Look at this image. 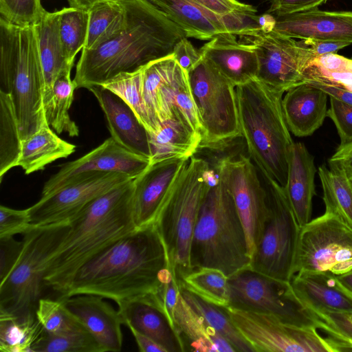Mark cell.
Here are the masks:
<instances>
[{"label":"cell","mask_w":352,"mask_h":352,"mask_svg":"<svg viewBox=\"0 0 352 352\" xmlns=\"http://www.w3.org/2000/svg\"><path fill=\"white\" fill-rule=\"evenodd\" d=\"M155 223L137 228L86 262L60 297L90 294L113 300L154 294L170 266Z\"/></svg>","instance_id":"6da1fadb"},{"label":"cell","mask_w":352,"mask_h":352,"mask_svg":"<svg viewBox=\"0 0 352 352\" xmlns=\"http://www.w3.org/2000/svg\"><path fill=\"white\" fill-rule=\"evenodd\" d=\"M122 28L90 50H82L74 83L76 89L101 85L123 73L141 69L149 63L171 55L184 32L144 0L124 1ZM188 38V37H187Z\"/></svg>","instance_id":"7a4b0ae2"},{"label":"cell","mask_w":352,"mask_h":352,"mask_svg":"<svg viewBox=\"0 0 352 352\" xmlns=\"http://www.w3.org/2000/svg\"><path fill=\"white\" fill-rule=\"evenodd\" d=\"M133 179L98 196L69 221L65 237L47 263L45 285L63 294L86 262L137 229Z\"/></svg>","instance_id":"3957f363"},{"label":"cell","mask_w":352,"mask_h":352,"mask_svg":"<svg viewBox=\"0 0 352 352\" xmlns=\"http://www.w3.org/2000/svg\"><path fill=\"white\" fill-rule=\"evenodd\" d=\"M283 94L258 79L236 87L239 126L249 157L263 177L283 188L294 144L283 114Z\"/></svg>","instance_id":"277c9868"},{"label":"cell","mask_w":352,"mask_h":352,"mask_svg":"<svg viewBox=\"0 0 352 352\" xmlns=\"http://www.w3.org/2000/svg\"><path fill=\"white\" fill-rule=\"evenodd\" d=\"M214 169L194 228L190 267V270L217 269L230 277L250 267L251 258L245 231L233 199Z\"/></svg>","instance_id":"5b68a950"},{"label":"cell","mask_w":352,"mask_h":352,"mask_svg":"<svg viewBox=\"0 0 352 352\" xmlns=\"http://www.w3.org/2000/svg\"><path fill=\"white\" fill-rule=\"evenodd\" d=\"M1 90L12 99L21 140L47 123L45 78L34 26H19L0 17Z\"/></svg>","instance_id":"8992f818"},{"label":"cell","mask_w":352,"mask_h":352,"mask_svg":"<svg viewBox=\"0 0 352 352\" xmlns=\"http://www.w3.org/2000/svg\"><path fill=\"white\" fill-rule=\"evenodd\" d=\"M214 173L206 160L192 155L155 220L170 265L178 279L190 271V249L194 228Z\"/></svg>","instance_id":"52a82bcc"},{"label":"cell","mask_w":352,"mask_h":352,"mask_svg":"<svg viewBox=\"0 0 352 352\" xmlns=\"http://www.w3.org/2000/svg\"><path fill=\"white\" fill-rule=\"evenodd\" d=\"M69 229V222L31 225L23 234V248L14 265L0 283V309L16 315L35 313L49 258Z\"/></svg>","instance_id":"ba28073f"},{"label":"cell","mask_w":352,"mask_h":352,"mask_svg":"<svg viewBox=\"0 0 352 352\" xmlns=\"http://www.w3.org/2000/svg\"><path fill=\"white\" fill-rule=\"evenodd\" d=\"M263 177L269 209L250 267L274 278L290 281L301 228L283 188L275 181Z\"/></svg>","instance_id":"9c48e42d"},{"label":"cell","mask_w":352,"mask_h":352,"mask_svg":"<svg viewBox=\"0 0 352 352\" xmlns=\"http://www.w3.org/2000/svg\"><path fill=\"white\" fill-rule=\"evenodd\" d=\"M228 307L272 314L298 327L324 329L323 321L300 300L290 281L274 278L248 267L228 277Z\"/></svg>","instance_id":"30bf717a"},{"label":"cell","mask_w":352,"mask_h":352,"mask_svg":"<svg viewBox=\"0 0 352 352\" xmlns=\"http://www.w3.org/2000/svg\"><path fill=\"white\" fill-rule=\"evenodd\" d=\"M187 74L202 129L199 145L220 144L242 136L236 87L203 56Z\"/></svg>","instance_id":"8fae6325"},{"label":"cell","mask_w":352,"mask_h":352,"mask_svg":"<svg viewBox=\"0 0 352 352\" xmlns=\"http://www.w3.org/2000/svg\"><path fill=\"white\" fill-rule=\"evenodd\" d=\"M242 336L259 352H342L347 344L329 336L323 338L317 329L287 324L274 315L226 307Z\"/></svg>","instance_id":"7c38bea8"},{"label":"cell","mask_w":352,"mask_h":352,"mask_svg":"<svg viewBox=\"0 0 352 352\" xmlns=\"http://www.w3.org/2000/svg\"><path fill=\"white\" fill-rule=\"evenodd\" d=\"M352 270V228L325 212L300 228L293 275L300 271L340 275Z\"/></svg>","instance_id":"4fadbf2b"},{"label":"cell","mask_w":352,"mask_h":352,"mask_svg":"<svg viewBox=\"0 0 352 352\" xmlns=\"http://www.w3.org/2000/svg\"><path fill=\"white\" fill-rule=\"evenodd\" d=\"M239 42L251 45L258 60L257 79L285 93L302 83L305 70L314 55L303 43L274 30L249 28Z\"/></svg>","instance_id":"5bb4252c"},{"label":"cell","mask_w":352,"mask_h":352,"mask_svg":"<svg viewBox=\"0 0 352 352\" xmlns=\"http://www.w3.org/2000/svg\"><path fill=\"white\" fill-rule=\"evenodd\" d=\"M212 168L222 177L243 223L250 258L258 241L268 212L266 186L261 184L250 157L225 158Z\"/></svg>","instance_id":"9a60e30c"},{"label":"cell","mask_w":352,"mask_h":352,"mask_svg":"<svg viewBox=\"0 0 352 352\" xmlns=\"http://www.w3.org/2000/svg\"><path fill=\"white\" fill-rule=\"evenodd\" d=\"M131 179L120 173H93L80 177L53 193L41 197L28 208L31 224L69 222L98 196Z\"/></svg>","instance_id":"2e32d148"},{"label":"cell","mask_w":352,"mask_h":352,"mask_svg":"<svg viewBox=\"0 0 352 352\" xmlns=\"http://www.w3.org/2000/svg\"><path fill=\"white\" fill-rule=\"evenodd\" d=\"M150 164V159L130 151L110 137L83 156L62 164L45 183L41 197L93 173H120L135 179Z\"/></svg>","instance_id":"e0dca14e"},{"label":"cell","mask_w":352,"mask_h":352,"mask_svg":"<svg viewBox=\"0 0 352 352\" xmlns=\"http://www.w3.org/2000/svg\"><path fill=\"white\" fill-rule=\"evenodd\" d=\"M144 1L177 25L188 38L210 41L219 36H239L250 28L258 27L256 14L217 15L188 0Z\"/></svg>","instance_id":"ac0fdd59"},{"label":"cell","mask_w":352,"mask_h":352,"mask_svg":"<svg viewBox=\"0 0 352 352\" xmlns=\"http://www.w3.org/2000/svg\"><path fill=\"white\" fill-rule=\"evenodd\" d=\"M189 160L173 157L151 163L133 179V209L137 228L155 223L165 200Z\"/></svg>","instance_id":"d6986e66"},{"label":"cell","mask_w":352,"mask_h":352,"mask_svg":"<svg viewBox=\"0 0 352 352\" xmlns=\"http://www.w3.org/2000/svg\"><path fill=\"white\" fill-rule=\"evenodd\" d=\"M274 16L276 22L273 30L288 37L352 44V11L315 9Z\"/></svg>","instance_id":"ffe728a7"},{"label":"cell","mask_w":352,"mask_h":352,"mask_svg":"<svg viewBox=\"0 0 352 352\" xmlns=\"http://www.w3.org/2000/svg\"><path fill=\"white\" fill-rule=\"evenodd\" d=\"M58 299L97 340L104 352L121 351L122 318L118 310L104 298L80 294Z\"/></svg>","instance_id":"44dd1931"},{"label":"cell","mask_w":352,"mask_h":352,"mask_svg":"<svg viewBox=\"0 0 352 352\" xmlns=\"http://www.w3.org/2000/svg\"><path fill=\"white\" fill-rule=\"evenodd\" d=\"M88 90L105 116L111 137L130 151L151 160L149 133L133 110L117 94L102 86Z\"/></svg>","instance_id":"7402d4cb"},{"label":"cell","mask_w":352,"mask_h":352,"mask_svg":"<svg viewBox=\"0 0 352 352\" xmlns=\"http://www.w3.org/2000/svg\"><path fill=\"white\" fill-rule=\"evenodd\" d=\"M290 283L297 297L315 314L352 312V294L330 272L300 271Z\"/></svg>","instance_id":"603a6c76"},{"label":"cell","mask_w":352,"mask_h":352,"mask_svg":"<svg viewBox=\"0 0 352 352\" xmlns=\"http://www.w3.org/2000/svg\"><path fill=\"white\" fill-rule=\"evenodd\" d=\"M236 36H219L205 43L200 51L235 87L257 79L258 60L254 48L236 40Z\"/></svg>","instance_id":"cb8c5ba5"},{"label":"cell","mask_w":352,"mask_h":352,"mask_svg":"<svg viewBox=\"0 0 352 352\" xmlns=\"http://www.w3.org/2000/svg\"><path fill=\"white\" fill-rule=\"evenodd\" d=\"M122 324L151 338L166 352L185 351L179 336L150 294L117 302Z\"/></svg>","instance_id":"d4e9b609"},{"label":"cell","mask_w":352,"mask_h":352,"mask_svg":"<svg viewBox=\"0 0 352 352\" xmlns=\"http://www.w3.org/2000/svg\"><path fill=\"white\" fill-rule=\"evenodd\" d=\"M160 124L176 119L202 138V129L191 94L188 74L175 59L161 84L156 98Z\"/></svg>","instance_id":"484cf974"},{"label":"cell","mask_w":352,"mask_h":352,"mask_svg":"<svg viewBox=\"0 0 352 352\" xmlns=\"http://www.w3.org/2000/svg\"><path fill=\"white\" fill-rule=\"evenodd\" d=\"M328 95L320 89L302 82L286 91L282 99L289 130L297 137L312 135L327 117Z\"/></svg>","instance_id":"4316f807"},{"label":"cell","mask_w":352,"mask_h":352,"mask_svg":"<svg viewBox=\"0 0 352 352\" xmlns=\"http://www.w3.org/2000/svg\"><path fill=\"white\" fill-rule=\"evenodd\" d=\"M316 172L314 158L305 145L294 142L283 190L300 228L311 221Z\"/></svg>","instance_id":"83f0119b"},{"label":"cell","mask_w":352,"mask_h":352,"mask_svg":"<svg viewBox=\"0 0 352 352\" xmlns=\"http://www.w3.org/2000/svg\"><path fill=\"white\" fill-rule=\"evenodd\" d=\"M173 325L185 351L236 352L231 344L186 302L181 293L174 310Z\"/></svg>","instance_id":"f1b7e54d"},{"label":"cell","mask_w":352,"mask_h":352,"mask_svg":"<svg viewBox=\"0 0 352 352\" xmlns=\"http://www.w3.org/2000/svg\"><path fill=\"white\" fill-rule=\"evenodd\" d=\"M45 78L44 106L50 100L54 83L65 68L74 66L68 60L59 32V10L46 11L34 25Z\"/></svg>","instance_id":"f546056e"},{"label":"cell","mask_w":352,"mask_h":352,"mask_svg":"<svg viewBox=\"0 0 352 352\" xmlns=\"http://www.w3.org/2000/svg\"><path fill=\"white\" fill-rule=\"evenodd\" d=\"M75 151L76 145L61 139L47 122L22 140L17 166L30 175L44 170L57 160L67 158Z\"/></svg>","instance_id":"4dcf8cb0"},{"label":"cell","mask_w":352,"mask_h":352,"mask_svg":"<svg viewBox=\"0 0 352 352\" xmlns=\"http://www.w3.org/2000/svg\"><path fill=\"white\" fill-rule=\"evenodd\" d=\"M202 140L182 122L170 119L161 123L157 131L149 133L151 163L173 157L190 158Z\"/></svg>","instance_id":"1f68e13d"},{"label":"cell","mask_w":352,"mask_h":352,"mask_svg":"<svg viewBox=\"0 0 352 352\" xmlns=\"http://www.w3.org/2000/svg\"><path fill=\"white\" fill-rule=\"evenodd\" d=\"M43 331L35 313L16 315L0 309L1 351L32 352Z\"/></svg>","instance_id":"d6a6232c"},{"label":"cell","mask_w":352,"mask_h":352,"mask_svg":"<svg viewBox=\"0 0 352 352\" xmlns=\"http://www.w3.org/2000/svg\"><path fill=\"white\" fill-rule=\"evenodd\" d=\"M72 67L63 69L56 79L52 96L44 106L46 120L57 133H66L69 137H78L79 128L71 118L69 110L76 89L71 78Z\"/></svg>","instance_id":"836d02e7"},{"label":"cell","mask_w":352,"mask_h":352,"mask_svg":"<svg viewBox=\"0 0 352 352\" xmlns=\"http://www.w3.org/2000/svg\"><path fill=\"white\" fill-rule=\"evenodd\" d=\"M180 293L186 302L231 344L236 352H254L234 326L226 307L209 302L182 285Z\"/></svg>","instance_id":"e575fe53"},{"label":"cell","mask_w":352,"mask_h":352,"mask_svg":"<svg viewBox=\"0 0 352 352\" xmlns=\"http://www.w3.org/2000/svg\"><path fill=\"white\" fill-rule=\"evenodd\" d=\"M17 116L11 96L0 89V181L17 166L21 147Z\"/></svg>","instance_id":"d590c367"},{"label":"cell","mask_w":352,"mask_h":352,"mask_svg":"<svg viewBox=\"0 0 352 352\" xmlns=\"http://www.w3.org/2000/svg\"><path fill=\"white\" fill-rule=\"evenodd\" d=\"M87 41L83 50H90L105 41L124 25L126 9L124 1H103L89 10Z\"/></svg>","instance_id":"8d00e7d4"},{"label":"cell","mask_w":352,"mask_h":352,"mask_svg":"<svg viewBox=\"0 0 352 352\" xmlns=\"http://www.w3.org/2000/svg\"><path fill=\"white\" fill-rule=\"evenodd\" d=\"M178 280L180 285L204 300L221 307L229 306L228 277L221 270L192 269Z\"/></svg>","instance_id":"74e56055"},{"label":"cell","mask_w":352,"mask_h":352,"mask_svg":"<svg viewBox=\"0 0 352 352\" xmlns=\"http://www.w3.org/2000/svg\"><path fill=\"white\" fill-rule=\"evenodd\" d=\"M305 81L326 83L352 91V58L330 53L313 58L305 72Z\"/></svg>","instance_id":"f35d334b"},{"label":"cell","mask_w":352,"mask_h":352,"mask_svg":"<svg viewBox=\"0 0 352 352\" xmlns=\"http://www.w3.org/2000/svg\"><path fill=\"white\" fill-rule=\"evenodd\" d=\"M325 212L332 213L352 228V183L325 165L318 168Z\"/></svg>","instance_id":"ab89813d"},{"label":"cell","mask_w":352,"mask_h":352,"mask_svg":"<svg viewBox=\"0 0 352 352\" xmlns=\"http://www.w3.org/2000/svg\"><path fill=\"white\" fill-rule=\"evenodd\" d=\"M142 69L131 73L120 74L102 86L120 97L135 112L148 133L155 132L142 94Z\"/></svg>","instance_id":"60d3db41"},{"label":"cell","mask_w":352,"mask_h":352,"mask_svg":"<svg viewBox=\"0 0 352 352\" xmlns=\"http://www.w3.org/2000/svg\"><path fill=\"white\" fill-rule=\"evenodd\" d=\"M89 25V12L74 7L59 10V32L68 60L74 63L76 54L85 47Z\"/></svg>","instance_id":"b9f144b4"},{"label":"cell","mask_w":352,"mask_h":352,"mask_svg":"<svg viewBox=\"0 0 352 352\" xmlns=\"http://www.w3.org/2000/svg\"><path fill=\"white\" fill-rule=\"evenodd\" d=\"M32 352H104L100 344L85 329L51 333L44 331Z\"/></svg>","instance_id":"7bdbcfd3"},{"label":"cell","mask_w":352,"mask_h":352,"mask_svg":"<svg viewBox=\"0 0 352 352\" xmlns=\"http://www.w3.org/2000/svg\"><path fill=\"white\" fill-rule=\"evenodd\" d=\"M35 314L44 331L48 333H62L85 329L60 299L41 298Z\"/></svg>","instance_id":"ee69618b"},{"label":"cell","mask_w":352,"mask_h":352,"mask_svg":"<svg viewBox=\"0 0 352 352\" xmlns=\"http://www.w3.org/2000/svg\"><path fill=\"white\" fill-rule=\"evenodd\" d=\"M46 10L41 0H0V17L19 26H34Z\"/></svg>","instance_id":"f6af8a7d"},{"label":"cell","mask_w":352,"mask_h":352,"mask_svg":"<svg viewBox=\"0 0 352 352\" xmlns=\"http://www.w3.org/2000/svg\"><path fill=\"white\" fill-rule=\"evenodd\" d=\"M316 314L324 323L323 331L352 346V312L320 311Z\"/></svg>","instance_id":"bcb514c9"},{"label":"cell","mask_w":352,"mask_h":352,"mask_svg":"<svg viewBox=\"0 0 352 352\" xmlns=\"http://www.w3.org/2000/svg\"><path fill=\"white\" fill-rule=\"evenodd\" d=\"M31 225L28 208L16 210L3 205L0 206V238L23 234Z\"/></svg>","instance_id":"7dc6e473"},{"label":"cell","mask_w":352,"mask_h":352,"mask_svg":"<svg viewBox=\"0 0 352 352\" xmlns=\"http://www.w3.org/2000/svg\"><path fill=\"white\" fill-rule=\"evenodd\" d=\"M327 116L336 126L340 145L352 142V105L330 97V108L327 110Z\"/></svg>","instance_id":"c3c4849f"},{"label":"cell","mask_w":352,"mask_h":352,"mask_svg":"<svg viewBox=\"0 0 352 352\" xmlns=\"http://www.w3.org/2000/svg\"><path fill=\"white\" fill-rule=\"evenodd\" d=\"M199 7L220 16L232 14H256L257 10L253 6L237 0H188Z\"/></svg>","instance_id":"681fc988"},{"label":"cell","mask_w":352,"mask_h":352,"mask_svg":"<svg viewBox=\"0 0 352 352\" xmlns=\"http://www.w3.org/2000/svg\"><path fill=\"white\" fill-rule=\"evenodd\" d=\"M329 0H268L270 6L266 13L274 16H283L309 11Z\"/></svg>","instance_id":"f907efd6"},{"label":"cell","mask_w":352,"mask_h":352,"mask_svg":"<svg viewBox=\"0 0 352 352\" xmlns=\"http://www.w3.org/2000/svg\"><path fill=\"white\" fill-rule=\"evenodd\" d=\"M23 248V241H18L14 236L0 238V280L9 274L16 262Z\"/></svg>","instance_id":"816d5d0a"},{"label":"cell","mask_w":352,"mask_h":352,"mask_svg":"<svg viewBox=\"0 0 352 352\" xmlns=\"http://www.w3.org/2000/svg\"><path fill=\"white\" fill-rule=\"evenodd\" d=\"M328 162L331 171L342 175L352 183V142L339 145Z\"/></svg>","instance_id":"f5cc1de1"},{"label":"cell","mask_w":352,"mask_h":352,"mask_svg":"<svg viewBox=\"0 0 352 352\" xmlns=\"http://www.w3.org/2000/svg\"><path fill=\"white\" fill-rule=\"evenodd\" d=\"M172 54L186 73L202 58L200 50L195 48L187 37L177 43Z\"/></svg>","instance_id":"db71d44e"},{"label":"cell","mask_w":352,"mask_h":352,"mask_svg":"<svg viewBox=\"0 0 352 352\" xmlns=\"http://www.w3.org/2000/svg\"><path fill=\"white\" fill-rule=\"evenodd\" d=\"M302 41L304 44L309 48L315 57L330 53H336L340 50L350 45L348 43L334 41L316 39H306Z\"/></svg>","instance_id":"11a10c76"},{"label":"cell","mask_w":352,"mask_h":352,"mask_svg":"<svg viewBox=\"0 0 352 352\" xmlns=\"http://www.w3.org/2000/svg\"><path fill=\"white\" fill-rule=\"evenodd\" d=\"M324 91L328 96L334 98L346 104L352 105V91L337 86L316 82L305 81Z\"/></svg>","instance_id":"9f6ffc18"},{"label":"cell","mask_w":352,"mask_h":352,"mask_svg":"<svg viewBox=\"0 0 352 352\" xmlns=\"http://www.w3.org/2000/svg\"><path fill=\"white\" fill-rule=\"evenodd\" d=\"M141 352H166V350L151 338L140 332L129 329Z\"/></svg>","instance_id":"6f0895ef"},{"label":"cell","mask_w":352,"mask_h":352,"mask_svg":"<svg viewBox=\"0 0 352 352\" xmlns=\"http://www.w3.org/2000/svg\"><path fill=\"white\" fill-rule=\"evenodd\" d=\"M109 1H124L127 0H67L70 7H74L87 11H88L96 3Z\"/></svg>","instance_id":"680465c9"},{"label":"cell","mask_w":352,"mask_h":352,"mask_svg":"<svg viewBox=\"0 0 352 352\" xmlns=\"http://www.w3.org/2000/svg\"><path fill=\"white\" fill-rule=\"evenodd\" d=\"M336 276L340 283L352 294V270Z\"/></svg>","instance_id":"91938a15"}]
</instances>
